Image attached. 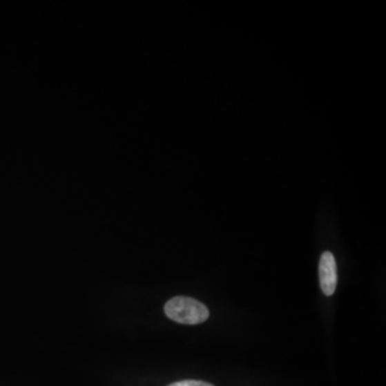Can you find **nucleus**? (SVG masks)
<instances>
[{"label": "nucleus", "instance_id": "nucleus-3", "mask_svg": "<svg viewBox=\"0 0 386 386\" xmlns=\"http://www.w3.org/2000/svg\"><path fill=\"white\" fill-rule=\"evenodd\" d=\"M168 386H214L206 382L197 381V380H185V381L175 382Z\"/></svg>", "mask_w": 386, "mask_h": 386}, {"label": "nucleus", "instance_id": "nucleus-1", "mask_svg": "<svg viewBox=\"0 0 386 386\" xmlns=\"http://www.w3.org/2000/svg\"><path fill=\"white\" fill-rule=\"evenodd\" d=\"M164 312L173 321L187 325L203 323L209 317V309L204 304L187 296L171 298L164 306Z\"/></svg>", "mask_w": 386, "mask_h": 386}, {"label": "nucleus", "instance_id": "nucleus-2", "mask_svg": "<svg viewBox=\"0 0 386 386\" xmlns=\"http://www.w3.org/2000/svg\"><path fill=\"white\" fill-rule=\"evenodd\" d=\"M320 286L322 292L327 296H333L336 291L338 276H337V264L333 253L324 252L319 264Z\"/></svg>", "mask_w": 386, "mask_h": 386}]
</instances>
